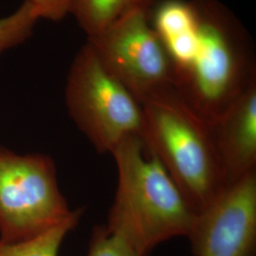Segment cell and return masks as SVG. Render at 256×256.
I'll list each match as a JSON object with an SVG mask.
<instances>
[{"label":"cell","instance_id":"6da1fadb","mask_svg":"<svg viewBox=\"0 0 256 256\" xmlns=\"http://www.w3.org/2000/svg\"><path fill=\"white\" fill-rule=\"evenodd\" d=\"M118 182L106 227L142 256L172 238H187L196 214L142 140L130 136L113 152Z\"/></svg>","mask_w":256,"mask_h":256},{"label":"cell","instance_id":"7a4b0ae2","mask_svg":"<svg viewBox=\"0 0 256 256\" xmlns=\"http://www.w3.org/2000/svg\"><path fill=\"white\" fill-rule=\"evenodd\" d=\"M196 30L189 52L173 68L176 92L210 122L256 79L244 28L216 0H192Z\"/></svg>","mask_w":256,"mask_h":256},{"label":"cell","instance_id":"3957f363","mask_svg":"<svg viewBox=\"0 0 256 256\" xmlns=\"http://www.w3.org/2000/svg\"><path fill=\"white\" fill-rule=\"evenodd\" d=\"M142 140L196 214L226 187L209 122L183 101L174 88L142 102Z\"/></svg>","mask_w":256,"mask_h":256},{"label":"cell","instance_id":"277c9868","mask_svg":"<svg viewBox=\"0 0 256 256\" xmlns=\"http://www.w3.org/2000/svg\"><path fill=\"white\" fill-rule=\"evenodd\" d=\"M64 101L70 117L99 154H111L130 136L142 138V104L102 66L88 42L70 66Z\"/></svg>","mask_w":256,"mask_h":256},{"label":"cell","instance_id":"5b68a950","mask_svg":"<svg viewBox=\"0 0 256 256\" xmlns=\"http://www.w3.org/2000/svg\"><path fill=\"white\" fill-rule=\"evenodd\" d=\"M72 212L50 156L19 155L0 146V242L34 238L64 221Z\"/></svg>","mask_w":256,"mask_h":256},{"label":"cell","instance_id":"8992f818","mask_svg":"<svg viewBox=\"0 0 256 256\" xmlns=\"http://www.w3.org/2000/svg\"><path fill=\"white\" fill-rule=\"evenodd\" d=\"M102 66L140 104L174 88L173 70L149 12L138 10L88 38Z\"/></svg>","mask_w":256,"mask_h":256},{"label":"cell","instance_id":"52a82bcc","mask_svg":"<svg viewBox=\"0 0 256 256\" xmlns=\"http://www.w3.org/2000/svg\"><path fill=\"white\" fill-rule=\"evenodd\" d=\"M187 238L194 256H256V171L196 214Z\"/></svg>","mask_w":256,"mask_h":256},{"label":"cell","instance_id":"ba28073f","mask_svg":"<svg viewBox=\"0 0 256 256\" xmlns=\"http://www.w3.org/2000/svg\"><path fill=\"white\" fill-rule=\"evenodd\" d=\"M209 126L225 186L256 171V78Z\"/></svg>","mask_w":256,"mask_h":256},{"label":"cell","instance_id":"9c48e42d","mask_svg":"<svg viewBox=\"0 0 256 256\" xmlns=\"http://www.w3.org/2000/svg\"><path fill=\"white\" fill-rule=\"evenodd\" d=\"M160 0H74L72 14L88 38L102 32L129 12H149Z\"/></svg>","mask_w":256,"mask_h":256},{"label":"cell","instance_id":"30bf717a","mask_svg":"<svg viewBox=\"0 0 256 256\" xmlns=\"http://www.w3.org/2000/svg\"><path fill=\"white\" fill-rule=\"evenodd\" d=\"M82 214V208L74 210L64 221L34 238L16 243L0 242V256H58L64 238L76 228Z\"/></svg>","mask_w":256,"mask_h":256},{"label":"cell","instance_id":"8fae6325","mask_svg":"<svg viewBox=\"0 0 256 256\" xmlns=\"http://www.w3.org/2000/svg\"><path fill=\"white\" fill-rule=\"evenodd\" d=\"M39 18L36 10L24 0L18 9L0 18V56L26 42Z\"/></svg>","mask_w":256,"mask_h":256},{"label":"cell","instance_id":"7c38bea8","mask_svg":"<svg viewBox=\"0 0 256 256\" xmlns=\"http://www.w3.org/2000/svg\"><path fill=\"white\" fill-rule=\"evenodd\" d=\"M88 256H144L126 240L110 232L106 225L95 226L92 230Z\"/></svg>","mask_w":256,"mask_h":256},{"label":"cell","instance_id":"4fadbf2b","mask_svg":"<svg viewBox=\"0 0 256 256\" xmlns=\"http://www.w3.org/2000/svg\"><path fill=\"white\" fill-rule=\"evenodd\" d=\"M36 10L40 19L59 22L72 14L74 0H27Z\"/></svg>","mask_w":256,"mask_h":256}]
</instances>
